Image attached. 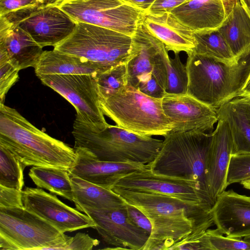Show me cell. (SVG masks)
<instances>
[{"instance_id":"obj_1","label":"cell","mask_w":250,"mask_h":250,"mask_svg":"<svg viewBox=\"0 0 250 250\" xmlns=\"http://www.w3.org/2000/svg\"><path fill=\"white\" fill-rule=\"evenodd\" d=\"M112 190L149 220L152 230L143 250H169L189 235L204 232L214 224L212 207L207 205L118 187Z\"/></svg>"},{"instance_id":"obj_2","label":"cell","mask_w":250,"mask_h":250,"mask_svg":"<svg viewBox=\"0 0 250 250\" xmlns=\"http://www.w3.org/2000/svg\"><path fill=\"white\" fill-rule=\"evenodd\" d=\"M0 145L25 167H53L69 171L75 149L32 125L16 109L0 103Z\"/></svg>"},{"instance_id":"obj_3","label":"cell","mask_w":250,"mask_h":250,"mask_svg":"<svg viewBox=\"0 0 250 250\" xmlns=\"http://www.w3.org/2000/svg\"><path fill=\"white\" fill-rule=\"evenodd\" d=\"M74 148H82L101 161L148 165L156 157L162 140L129 132L117 125H99L76 116Z\"/></svg>"},{"instance_id":"obj_4","label":"cell","mask_w":250,"mask_h":250,"mask_svg":"<svg viewBox=\"0 0 250 250\" xmlns=\"http://www.w3.org/2000/svg\"><path fill=\"white\" fill-rule=\"evenodd\" d=\"M186 65L187 94L217 109L241 95L250 74V48L233 64L192 52Z\"/></svg>"},{"instance_id":"obj_5","label":"cell","mask_w":250,"mask_h":250,"mask_svg":"<svg viewBox=\"0 0 250 250\" xmlns=\"http://www.w3.org/2000/svg\"><path fill=\"white\" fill-rule=\"evenodd\" d=\"M161 147L148 167L155 174L194 181L204 202H214L207 182V165L212 134L200 131L170 132L164 137Z\"/></svg>"},{"instance_id":"obj_6","label":"cell","mask_w":250,"mask_h":250,"mask_svg":"<svg viewBox=\"0 0 250 250\" xmlns=\"http://www.w3.org/2000/svg\"><path fill=\"white\" fill-rule=\"evenodd\" d=\"M100 107L116 125L134 134L164 137L172 129L162 99L147 96L128 84L119 93L101 100Z\"/></svg>"},{"instance_id":"obj_7","label":"cell","mask_w":250,"mask_h":250,"mask_svg":"<svg viewBox=\"0 0 250 250\" xmlns=\"http://www.w3.org/2000/svg\"><path fill=\"white\" fill-rule=\"evenodd\" d=\"M76 23L73 32L53 49L92 62L103 72L127 63L133 56L132 37L91 24Z\"/></svg>"},{"instance_id":"obj_8","label":"cell","mask_w":250,"mask_h":250,"mask_svg":"<svg viewBox=\"0 0 250 250\" xmlns=\"http://www.w3.org/2000/svg\"><path fill=\"white\" fill-rule=\"evenodd\" d=\"M69 236L24 206L0 207V250H60Z\"/></svg>"},{"instance_id":"obj_9","label":"cell","mask_w":250,"mask_h":250,"mask_svg":"<svg viewBox=\"0 0 250 250\" xmlns=\"http://www.w3.org/2000/svg\"><path fill=\"white\" fill-rule=\"evenodd\" d=\"M142 20L132 37L134 55L126 63L127 84L142 92L158 86L166 90L168 51L164 43L147 30Z\"/></svg>"},{"instance_id":"obj_10","label":"cell","mask_w":250,"mask_h":250,"mask_svg":"<svg viewBox=\"0 0 250 250\" xmlns=\"http://www.w3.org/2000/svg\"><path fill=\"white\" fill-rule=\"evenodd\" d=\"M55 4L76 22L104 27L131 37L145 14L121 0H61Z\"/></svg>"},{"instance_id":"obj_11","label":"cell","mask_w":250,"mask_h":250,"mask_svg":"<svg viewBox=\"0 0 250 250\" xmlns=\"http://www.w3.org/2000/svg\"><path fill=\"white\" fill-rule=\"evenodd\" d=\"M0 17L20 27L42 48L65 40L77 23L55 3L35 4Z\"/></svg>"},{"instance_id":"obj_12","label":"cell","mask_w":250,"mask_h":250,"mask_svg":"<svg viewBox=\"0 0 250 250\" xmlns=\"http://www.w3.org/2000/svg\"><path fill=\"white\" fill-rule=\"evenodd\" d=\"M96 74L49 75L39 78L45 85L64 98L76 109V115L99 125L108 124L100 107Z\"/></svg>"},{"instance_id":"obj_13","label":"cell","mask_w":250,"mask_h":250,"mask_svg":"<svg viewBox=\"0 0 250 250\" xmlns=\"http://www.w3.org/2000/svg\"><path fill=\"white\" fill-rule=\"evenodd\" d=\"M125 205L110 208L81 207L78 209L91 218L103 240L112 247L104 249L142 250L149 237L132 222Z\"/></svg>"},{"instance_id":"obj_14","label":"cell","mask_w":250,"mask_h":250,"mask_svg":"<svg viewBox=\"0 0 250 250\" xmlns=\"http://www.w3.org/2000/svg\"><path fill=\"white\" fill-rule=\"evenodd\" d=\"M22 200L26 209L63 233L88 228L95 229V224L89 216L67 206L56 195L41 188H25L22 190Z\"/></svg>"},{"instance_id":"obj_15","label":"cell","mask_w":250,"mask_h":250,"mask_svg":"<svg viewBox=\"0 0 250 250\" xmlns=\"http://www.w3.org/2000/svg\"><path fill=\"white\" fill-rule=\"evenodd\" d=\"M114 187L164 194L190 203L209 206L204 202L196 182L155 174L148 165L123 177Z\"/></svg>"},{"instance_id":"obj_16","label":"cell","mask_w":250,"mask_h":250,"mask_svg":"<svg viewBox=\"0 0 250 250\" xmlns=\"http://www.w3.org/2000/svg\"><path fill=\"white\" fill-rule=\"evenodd\" d=\"M162 107L172 124V132L197 130L211 133L219 119L217 109L188 94L166 93L162 98Z\"/></svg>"},{"instance_id":"obj_17","label":"cell","mask_w":250,"mask_h":250,"mask_svg":"<svg viewBox=\"0 0 250 250\" xmlns=\"http://www.w3.org/2000/svg\"><path fill=\"white\" fill-rule=\"evenodd\" d=\"M214 224L221 234L230 238L250 235V197L233 190L224 191L211 208Z\"/></svg>"},{"instance_id":"obj_18","label":"cell","mask_w":250,"mask_h":250,"mask_svg":"<svg viewBox=\"0 0 250 250\" xmlns=\"http://www.w3.org/2000/svg\"><path fill=\"white\" fill-rule=\"evenodd\" d=\"M74 164L69 173L100 187L112 189L123 177L145 167L147 165L131 162L101 161L82 148H74Z\"/></svg>"},{"instance_id":"obj_19","label":"cell","mask_w":250,"mask_h":250,"mask_svg":"<svg viewBox=\"0 0 250 250\" xmlns=\"http://www.w3.org/2000/svg\"><path fill=\"white\" fill-rule=\"evenodd\" d=\"M212 140L207 165V182L214 203L228 187L227 176L232 155L233 139L227 121L219 118L212 132Z\"/></svg>"},{"instance_id":"obj_20","label":"cell","mask_w":250,"mask_h":250,"mask_svg":"<svg viewBox=\"0 0 250 250\" xmlns=\"http://www.w3.org/2000/svg\"><path fill=\"white\" fill-rule=\"evenodd\" d=\"M142 21L147 30L162 42L167 51L192 53L196 46L193 32L170 13L152 15L145 14Z\"/></svg>"},{"instance_id":"obj_21","label":"cell","mask_w":250,"mask_h":250,"mask_svg":"<svg viewBox=\"0 0 250 250\" xmlns=\"http://www.w3.org/2000/svg\"><path fill=\"white\" fill-rule=\"evenodd\" d=\"M42 48L20 27L12 26L0 17V50L5 52L20 70L34 68Z\"/></svg>"},{"instance_id":"obj_22","label":"cell","mask_w":250,"mask_h":250,"mask_svg":"<svg viewBox=\"0 0 250 250\" xmlns=\"http://www.w3.org/2000/svg\"><path fill=\"white\" fill-rule=\"evenodd\" d=\"M170 13L193 32L218 29L226 18L222 0H188Z\"/></svg>"},{"instance_id":"obj_23","label":"cell","mask_w":250,"mask_h":250,"mask_svg":"<svg viewBox=\"0 0 250 250\" xmlns=\"http://www.w3.org/2000/svg\"><path fill=\"white\" fill-rule=\"evenodd\" d=\"M36 76L96 74L103 72L100 66L79 56L56 50L43 51L34 67Z\"/></svg>"},{"instance_id":"obj_24","label":"cell","mask_w":250,"mask_h":250,"mask_svg":"<svg viewBox=\"0 0 250 250\" xmlns=\"http://www.w3.org/2000/svg\"><path fill=\"white\" fill-rule=\"evenodd\" d=\"M73 202L77 209L81 207L95 209L118 208L125 205L122 198L112 189L104 188L70 175Z\"/></svg>"},{"instance_id":"obj_25","label":"cell","mask_w":250,"mask_h":250,"mask_svg":"<svg viewBox=\"0 0 250 250\" xmlns=\"http://www.w3.org/2000/svg\"><path fill=\"white\" fill-rule=\"evenodd\" d=\"M218 30L236 59L250 48V18L239 0Z\"/></svg>"},{"instance_id":"obj_26","label":"cell","mask_w":250,"mask_h":250,"mask_svg":"<svg viewBox=\"0 0 250 250\" xmlns=\"http://www.w3.org/2000/svg\"><path fill=\"white\" fill-rule=\"evenodd\" d=\"M218 118L226 120L233 139L232 155L250 153V123L232 100L217 109Z\"/></svg>"},{"instance_id":"obj_27","label":"cell","mask_w":250,"mask_h":250,"mask_svg":"<svg viewBox=\"0 0 250 250\" xmlns=\"http://www.w3.org/2000/svg\"><path fill=\"white\" fill-rule=\"evenodd\" d=\"M29 176L39 188L73 202V189L69 171L62 168L33 166Z\"/></svg>"},{"instance_id":"obj_28","label":"cell","mask_w":250,"mask_h":250,"mask_svg":"<svg viewBox=\"0 0 250 250\" xmlns=\"http://www.w3.org/2000/svg\"><path fill=\"white\" fill-rule=\"evenodd\" d=\"M196 46L192 52L208 57L225 63H236V59L232 54L225 40L218 29L193 32Z\"/></svg>"},{"instance_id":"obj_29","label":"cell","mask_w":250,"mask_h":250,"mask_svg":"<svg viewBox=\"0 0 250 250\" xmlns=\"http://www.w3.org/2000/svg\"><path fill=\"white\" fill-rule=\"evenodd\" d=\"M25 167L12 152L0 145V186L22 190Z\"/></svg>"},{"instance_id":"obj_30","label":"cell","mask_w":250,"mask_h":250,"mask_svg":"<svg viewBox=\"0 0 250 250\" xmlns=\"http://www.w3.org/2000/svg\"><path fill=\"white\" fill-rule=\"evenodd\" d=\"M126 63L95 75L100 100L119 93L127 84Z\"/></svg>"},{"instance_id":"obj_31","label":"cell","mask_w":250,"mask_h":250,"mask_svg":"<svg viewBox=\"0 0 250 250\" xmlns=\"http://www.w3.org/2000/svg\"><path fill=\"white\" fill-rule=\"evenodd\" d=\"M167 84L166 93L171 94H187L188 76L186 65L180 60L178 53L172 59L169 57L167 62Z\"/></svg>"},{"instance_id":"obj_32","label":"cell","mask_w":250,"mask_h":250,"mask_svg":"<svg viewBox=\"0 0 250 250\" xmlns=\"http://www.w3.org/2000/svg\"><path fill=\"white\" fill-rule=\"evenodd\" d=\"M20 70L7 54L0 50V103L3 104L6 93L18 81Z\"/></svg>"},{"instance_id":"obj_33","label":"cell","mask_w":250,"mask_h":250,"mask_svg":"<svg viewBox=\"0 0 250 250\" xmlns=\"http://www.w3.org/2000/svg\"><path fill=\"white\" fill-rule=\"evenodd\" d=\"M250 178V153L232 155L229 162L227 185Z\"/></svg>"},{"instance_id":"obj_34","label":"cell","mask_w":250,"mask_h":250,"mask_svg":"<svg viewBox=\"0 0 250 250\" xmlns=\"http://www.w3.org/2000/svg\"><path fill=\"white\" fill-rule=\"evenodd\" d=\"M212 250H250V243L242 238L224 236L217 229L206 230Z\"/></svg>"},{"instance_id":"obj_35","label":"cell","mask_w":250,"mask_h":250,"mask_svg":"<svg viewBox=\"0 0 250 250\" xmlns=\"http://www.w3.org/2000/svg\"><path fill=\"white\" fill-rule=\"evenodd\" d=\"M169 250H212L206 231L198 235H190Z\"/></svg>"},{"instance_id":"obj_36","label":"cell","mask_w":250,"mask_h":250,"mask_svg":"<svg viewBox=\"0 0 250 250\" xmlns=\"http://www.w3.org/2000/svg\"><path fill=\"white\" fill-rule=\"evenodd\" d=\"M100 241L90 237L88 234L78 232L73 237H70L60 250H91L98 246Z\"/></svg>"},{"instance_id":"obj_37","label":"cell","mask_w":250,"mask_h":250,"mask_svg":"<svg viewBox=\"0 0 250 250\" xmlns=\"http://www.w3.org/2000/svg\"><path fill=\"white\" fill-rule=\"evenodd\" d=\"M23 206L22 190L0 186V207Z\"/></svg>"},{"instance_id":"obj_38","label":"cell","mask_w":250,"mask_h":250,"mask_svg":"<svg viewBox=\"0 0 250 250\" xmlns=\"http://www.w3.org/2000/svg\"><path fill=\"white\" fill-rule=\"evenodd\" d=\"M128 215L137 226L146 231L150 235L152 230L151 224L147 216L138 208L126 203Z\"/></svg>"},{"instance_id":"obj_39","label":"cell","mask_w":250,"mask_h":250,"mask_svg":"<svg viewBox=\"0 0 250 250\" xmlns=\"http://www.w3.org/2000/svg\"><path fill=\"white\" fill-rule=\"evenodd\" d=\"M188 0H155L145 14L157 15L170 13Z\"/></svg>"},{"instance_id":"obj_40","label":"cell","mask_w":250,"mask_h":250,"mask_svg":"<svg viewBox=\"0 0 250 250\" xmlns=\"http://www.w3.org/2000/svg\"><path fill=\"white\" fill-rule=\"evenodd\" d=\"M39 4V0H0V16Z\"/></svg>"},{"instance_id":"obj_41","label":"cell","mask_w":250,"mask_h":250,"mask_svg":"<svg viewBox=\"0 0 250 250\" xmlns=\"http://www.w3.org/2000/svg\"><path fill=\"white\" fill-rule=\"evenodd\" d=\"M242 110L250 123V96H240L231 100Z\"/></svg>"},{"instance_id":"obj_42","label":"cell","mask_w":250,"mask_h":250,"mask_svg":"<svg viewBox=\"0 0 250 250\" xmlns=\"http://www.w3.org/2000/svg\"><path fill=\"white\" fill-rule=\"evenodd\" d=\"M123 2L146 12L155 0H121Z\"/></svg>"},{"instance_id":"obj_43","label":"cell","mask_w":250,"mask_h":250,"mask_svg":"<svg viewBox=\"0 0 250 250\" xmlns=\"http://www.w3.org/2000/svg\"><path fill=\"white\" fill-rule=\"evenodd\" d=\"M238 0H222L226 14V17L229 14Z\"/></svg>"},{"instance_id":"obj_44","label":"cell","mask_w":250,"mask_h":250,"mask_svg":"<svg viewBox=\"0 0 250 250\" xmlns=\"http://www.w3.org/2000/svg\"><path fill=\"white\" fill-rule=\"evenodd\" d=\"M240 96H250V74L239 97Z\"/></svg>"},{"instance_id":"obj_45","label":"cell","mask_w":250,"mask_h":250,"mask_svg":"<svg viewBox=\"0 0 250 250\" xmlns=\"http://www.w3.org/2000/svg\"><path fill=\"white\" fill-rule=\"evenodd\" d=\"M242 7L250 18V0H239Z\"/></svg>"},{"instance_id":"obj_46","label":"cell","mask_w":250,"mask_h":250,"mask_svg":"<svg viewBox=\"0 0 250 250\" xmlns=\"http://www.w3.org/2000/svg\"><path fill=\"white\" fill-rule=\"evenodd\" d=\"M61 0H39L40 4H46L55 3Z\"/></svg>"},{"instance_id":"obj_47","label":"cell","mask_w":250,"mask_h":250,"mask_svg":"<svg viewBox=\"0 0 250 250\" xmlns=\"http://www.w3.org/2000/svg\"><path fill=\"white\" fill-rule=\"evenodd\" d=\"M240 184L244 188L250 190V178L242 181Z\"/></svg>"},{"instance_id":"obj_48","label":"cell","mask_w":250,"mask_h":250,"mask_svg":"<svg viewBox=\"0 0 250 250\" xmlns=\"http://www.w3.org/2000/svg\"><path fill=\"white\" fill-rule=\"evenodd\" d=\"M243 239L247 242H249L250 243V235L246 236L244 238H243Z\"/></svg>"}]
</instances>
